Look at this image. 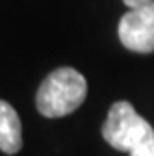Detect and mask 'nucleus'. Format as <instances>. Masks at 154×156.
<instances>
[{
  "label": "nucleus",
  "instance_id": "6",
  "mask_svg": "<svg viewBox=\"0 0 154 156\" xmlns=\"http://www.w3.org/2000/svg\"><path fill=\"white\" fill-rule=\"evenodd\" d=\"M123 2H124L130 9H134V8H141V6H145V4H150L152 0H123Z\"/></svg>",
  "mask_w": 154,
  "mask_h": 156
},
{
  "label": "nucleus",
  "instance_id": "5",
  "mask_svg": "<svg viewBox=\"0 0 154 156\" xmlns=\"http://www.w3.org/2000/svg\"><path fill=\"white\" fill-rule=\"evenodd\" d=\"M130 156H154V136L149 138L147 141H143L141 145H138L134 151L128 152Z\"/></svg>",
  "mask_w": 154,
  "mask_h": 156
},
{
  "label": "nucleus",
  "instance_id": "2",
  "mask_svg": "<svg viewBox=\"0 0 154 156\" xmlns=\"http://www.w3.org/2000/svg\"><path fill=\"white\" fill-rule=\"evenodd\" d=\"M152 136V125L143 119L130 102L117 101L115 104H111L106 123L102 125V138L113 149L130 152Z\"/></svg>",
  "mask_w": 154,
  "mask_h": 156
},
{
  "label": "nucleus",
  "instance_id": "4",
  "mask_svg": "<svg viewBox=\"0 0 154 156\" xmlns=\"http://www.w3.org/2000/svg\"><path fill=\"white\" fill-rule=\"evenodd\" d=\"M23 147V126L15 108L0 99V151L17 154Z\"/></svg>",
  "mask_w": 154,
  "mask_h": 156
},
{
  "label": "nucleus",
  "instance_id": "3",
  "mask_svg": "<svg viewBox=\"0 0 154 156\" xmlns=\"http://www.w3.org/2000/svg\"><path fill=\"white\" fill-rule=\"evenodd\" d=\"M119 39L132 52H154V0L141 8L130 9L121 17Z\"/></svg>",
  "mask_w": 154,
  "mask_h": 156
},
{
  "label": "nucleus",
  "instance_id": "1",
  "mask_svg": "<svg viewBox=\"0 0 154 156\" xmlns=\"http://www.w3.org/2000/svg\"><path fill=\"white\" fill-rule=\"evenodd\" d=\"M87 97L86 78L72 67L52 71L37 89L35 104L45 117H65L78 110Z\"/></svg>",
  "mask_w": 154,
  "mask_h": 156
}]
</instances>
